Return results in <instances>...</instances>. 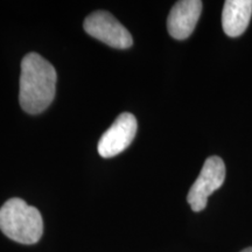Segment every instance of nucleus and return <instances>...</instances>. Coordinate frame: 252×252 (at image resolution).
<instances>
[{
	"instance_id": "423d86ee",
	"label": "nucleus",
	"mask_w": 252,
	"mask_h": 252,
	"mask_svg": "<svg viewBox=\"0 0 252 252\" xmlns=\"http://www.w3.org/2000/svg\"><path fill=\"white\" fill-rule=\"evenodd\" d=\"M202 12L200 0H181L173 6L167 18V30L169 35L176 40H185L190 36Z\"/></svg>"
},
{
	"instance_id": "39448f33",
	"label": "nucleus",
	"mask_w": 252,
	"mask_h": 252,
	"mask_svg": "<svg viewBox=\"0 0 252 252\" xmlns=\"http://www.w3.org/2000/svg\"><path fill=\"white\" fill-rule=\"evenodd\" d=\"M138 130L137 119L132 113L119 115L115 123L103 133L98 141V153L103 158L118 156L130 146Z\"/></svg>"
},
{
	"instance_id": "20e7f679",
	"label": "nucleus",
	"mask_w": 252,
	"mask_h": 252,
	"mask_svg": "<svg viewBox=\"0 0 252 252\" xmlns=\"http://www.w3.org/2000/svg\"><path fill=\"white\" fill-rule=\"evenodd\" d=\"M83 28L90 36L112 48L127 49L133 43L130 32L109 12L97 11L88 15Z\"/></svg>"
},
{
	"instance_id": "7ed1b4c3",
	"label": "nucleus",
	"mask_w": 252,
	"mask_h": 252,
	"mask_svg": "<svg viewBox=\"0 0 252 252\" xmlns=\"http://www.w3.org/2000/svg\"><path fill=\"white\" fill-rule=\"evenodd\" d=\"M225 180V165L220 157H209L204 161L200 175L189 189L187 202L193 212H202L208 197L220 188Z\"/></svg>"
},
{
	"instance_id": "f257e3e1",
	"label": "nucleus",
	"mask_w": 252,
	"mask_h": 252,
	"mask_svg": "<svg viewBox=\"0 0 252 252\" xmlns=\"http://www.w3.org/2000/svg\"><path fill=\"white\" fill-rule=\"evenodd\" d=\"M55 68L36 53H30L21 61L19 102L25 112L37 115L52 104L56 88Z\"/></svg>"
},
{
	"instance_id": "0eeeda50",
	"label": "nucleus",
	"mask_w": 252,
	"mask_h": 252,
	"mask_svg": "<svg viewBox=\"0 0 252 252\" xmlns=\"http://www.w3.org/2000/svg\"><path fill=\"white\" fill-rule=\"evenodd\" d=\"M252 15V0H226L222 12V27L228 36L237 37L247 31Z\"/></svg>"
},
{
	"instance_id": "6e6552de",
	"label": "nucleus",
	"mask_w": 252,
	"mask_h": 252,
	"mask_svg": "<svg viewBox=\"0 0 252 252\" xmlns=\"http://www.w3.org/2000/svg\"><path fill=\"white\" fill-rule=\"evenodd\" d=\"M241 252H252V248H247V249H244V250L241 251Z\"/></svg>"
},
{
	"instance_id": "f03ea898",
	"label": "nucleus",
	"mask_w": 252,
	"mask_h": 252,
	"mask_svg": "<svg viewBox=\"0 0 252 252\" xmlns=\"http://www.w3.org/2000/svg\"><path fill=\"white\" fill-rule=\"evenodd\" d=\"M0 230L18 243L35 244L43 234V220L35 207L13 197L0 208Z\"/></svg>"
}]
</instances>
